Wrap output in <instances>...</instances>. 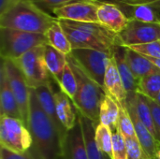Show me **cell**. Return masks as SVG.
<instances>
[{"label": "cell", "instance_id": "cell-7", "mask_svg": "<svg viewBox=\"0 0 160 159\" xmlns=\"http://www.w3.org/2000/svg\"><path fill=\"white\" fill-rule=\"evenodd\" d=\"M70 55L82 71L103 87L104 77L112 54L92 49H73Z\"/></svg>", "mask_w": 160, "mask_h": 159}, {"label": "cell", "instance_id": "cell-40", "mask_svg": "<svg viewBox=\"0 0 160 159\" xmlns=\"http://www.w3.org/2000/svg\"><path fill=\"white\" fill-rule=\"evenodd\" d=\"M155 101H157V102H158V103L160 105V93L158 94V97H157V99H156Z\"/></svg>", "mask_w": 160, "mask_h": 159}, {"label": "cell", "instance_id": "cell-16", "mask_svg": "<svg viewBox=\"0 0 160 159\" xmlns=\"http://www.w3.org/2000/svg\"><path fill=\"white\" fill-rule=\"evenodd\" d=\"M103 88L106 94L112 97L118 103L126 106L127 105V92L116 67L113 56L110 59L107 70L104 77Z\"/></svg>", "mask_w": 160, "mask_h": 159}, {"label": "cell", "instance_id": "cell-34", "mask_svg": "<svg viewBox=\"0 0 160 159\" xmlns=\"http://www.w3.org/2000/svg\"><path fill=\"white\" fill-rule=\"evenodd\" d=\"M99 3H112L115 5H129V6H138V5H147L160 12V0H94Z\"/></svg>", "mask_w": 160, "mask_h": 159}, {"label": "cell", "instance_id": "cell-35", "mask_svg": "<svg viewBox=\"0 0 160 159\" xmlns=\"http://www.w3.org/2000/svg\"><path fill=\"white\" fill-rule=\"evenodd\" d=\"M29 1L32 2L33 4H35L40 9L52 15V11L55 7H60L64 4H67L73 0H29Z\"/></svg>", "mask_w": 160, "mask_h": 159}, {"label": "cell", "instance_id": "cell-33", "mask_svg": "<svg viewBox=\"0 0 160 159\" xmlns=\"http://www.w3.org/2000/svg\"><path fill=\"white\" fill-rule=\"evenodd\" d=\"M127 149H128V159H147L138 139H125Z\"/></svg>", "mask_w": 160, "mask_h": 159}, {"label": "cell", "instance_id": "cell-3", "mask_svg": "<svg viewBox=\"0 0 160 159\" xmlns=\"http://www.w3.org/2000/svg\"><path fill=\"white\" fill-rule=\"evenodd\" d=\"M68 62L78 82L77 94L73 99L76 109L85 117L99 124L100 106L106 97L104 88L88 77L70 55H68Z\"/></svg>", "mask_w": 160, "mask_h": 159}, {"label": "cell", "instance_id": "cell-4", "mask_svg": "<svg viewBox=\"0 0 160 159\" xmlns=\"http://www.w3.org/2000/svg\"><path fill=\"white\" fill-rule=\"evenodd\" d=\"M2 59L16 60L30 50L48 44L45 35L0 28Z\"/></svg>", "mask_w": 160, "mask_h": 159}, {"label": "cell", "instance_id": "cell-9", "mask_svg": "<svg viewBox=\"0 0 160 159\" xmlns=\"http://www.w3.org/2000/svg\"><path fill=\"white\" fill-rule=\"evenodd\" d=\"M120 45L130 47L160 40V22H145L129 20L123 31L118 34Z\"/></svg>", "mask_w": 160, "mask_h": 159}, {"label": "cell", "instance_id": "cell-20", "mask_svg": "<svg viewBox=\"0 0 160 159\" xmlns=\"http://www.w3.org/2000/svg\"><path fill=\"white\" fill-rule=\"evenodd\" d=\"M78 115L82 129L88 159H110L100 151L96 141V127L98 124L93 122L80 112H78Z\"/></svg>", "mask_w": 160, "mask_h": 159}, {"label": "cell", "instance_id": "cell-19", "mask_svg": "<svg viewBox=\"0 0 160 159\" xmlns=\"http://www.w3.org/2000/svg\"><path fill=\"white\" fill-rule=\"evenodd\" d=\"M35 92H36V95H37V97H38V100L39 102L41 109L44 111L46 115L51 119V121L54 124V126L60 132L62 138H64L67 133V130L64 128V127L62 126V124L60 123L58 119L52 82L49 84L42 85V86L36 88Z\"/></svg>", "mask_w": 160, "mask_h": 159}, {"label": "cell", "instance_id": "cell-26", "mask_svg": "<svg viewBox=\"0 0 160 159\" xmlns=\"http://www.w3.org/2000/svg\"><path fill=\"white\" fill-rule=\"evenodd\" d=\"M135 106H136L137 113H138L140 120L143 123V125L148 128V130L153 134V136L157 140L158 139L157 130H156V127H155L152 110H151L149 102H148V98L145 96H143L142 94L138 93L137 97H136Z\"/></svg>", "mask_w": 160, "mask_h": 159}, {"label": "cell", "instance_id": "cell-5", "mask_svg": "<svg viewBox=\"0 0 160 159\" xmlns=\"http://www.w3.org/2000/svg\"><path fill=\"white\" fill-rule=\"evenodd\" d=\"M44 46L36 47L13 60L21 69L28 86L33 89L51 83L52 75L45 63Z\"/></svg>", "mask_w": 160, "mask_h": 159}, {"label": "cell", "instance_id": "cell-6", "mask_svg": "<svg viewBox=\"0 0 160 159\" xmlns=\"http://www.w3.org/2000/svg\"><path fill=\"white\" fill-rule=\"evenodd\" d=\"M0 144L17 153L28 152L33 144L29 128L21 119L1 116Z\"/></svg>", "mask_w": 160, "mask_h": 159}, {"label": "cell", "instance_id": "cell-23", "mask_svg": "<svg viewBox=\"0 0 160 159\" xmlns=\"http://www.w3.org/2000/svg\"><path fill=\"white\" fill-rule=\"evenodd\" d=\"M129 20L145 22H160V12L147 5H117Z\"/></svg>", "mask_w": 160, "mask_h": 159}, {"label": "cell", "instance_id": "cell-39", "mask_svg": "<svg viewBox=\"0 0 160 159\" xmlns=\"http://www.w3.org/2000/svg\"><path fill=\"white\" fill-rule=\"evenodd\" d=\"M145 57H147V56H145ZM156 67H158V68L160 69V59H158V58H151V57H147Z\"/></svg>", "mask_w": 160, "mask_h": 159}, {"label": "cell", "instance_id": "cell-12", "mask_svg": "<svg viewBox=\"0 0 160 159\" xmlns=\"http://www.w3.org/2000/svg\"><path fill=\"white\" fill-rule=\"evenodd\" d=\"M59 22L62 25L71 44L72 50L73 49H92V50H97V51L103 52L112 55L113 49L115 46L112 47L85 31L69 26L62 20H59Z\"/></svg>", "mask_w": 160, "mask_h": 159}, {"label": "cell", "instance_id": "cell-17", "mask_svg": "<svg viewBox=\"0 0 160 159\" xmlns=\"http://www.w3.org/2000/svg\"><path fill=\"white\" fill-rule=\"evenodd\" d=\"M53 95L55 99L58 119L62 126L64 127V128L67 131H68L71 128H73V127L76 125V122L78 121L79 112L76 109L73 101L64 92H62L61 89H53Z\"/></svg>", "mask_w": 160, "mask_h": 159}, {"label": "cell", "instance_id": "cell-22", "mask_svg": "<svg viewBox=\"0 0 160 159\" xmlns=\"http://www.w3.org/2000/svg\"><path fill=\"white\" fill-rule=\"evenodd\" d=\"M44 59L48 70L54 81L58 82L68 64V55L56 50L50 44H46L44 46Z\"/></svg>", "mask_w": 160, "mask_h": 159}, {"label": "cell", "instance_id": "cell-37", "mask_svg": "<svg viewBox=\"0 0 160 159\" xmlns=\"http://www.w3.org/2000/svg\"><path fill=\"white\" fill-rule=\"evenodd\" d=\"M148 98V97H147ZM148 102L150 105V108L152 110L153 117H154V122H155V127L157 130V135H158V142L160 143V105L155 100L148 98Z\"/></svg>", "mask_w": 160, "mask_h": 159}, {"label": "cell", "instance_id": "cell-38", "mask_svg": "<svg viewBox=\"0 0 160 159\" xmlns=\"http://www.w3.org/2000/svg\"><path fill=\"white\" fill-rule=\"evenodd\" d=\"M21 0H1L0 1V15L9 10L15 5H17Z\"/></svg>", "mask_w": 160, "mask_h": 159}, {"label": "cell", "instance_id": "cell-32", "mask_svg": "<svg viewBox=\"0 0 160 159\" xmlns=\"http://www.w3.org/2000/svg\"><path fill=\"white\" fill-rule=\"evenodd\" d=\"M128 48H129L144 56L160 59V40L146 43V44L134 45V46H130Z\"/></svg>", "mask_w": 160, "mask_h": 159}, {"label": "cell", "instance_id": "cell-18", "mask_svg": "<svg viewBox=\"0 0 160 159\" xmlns=\"http://www.w3.org/2000/svg\"><path fill=\"white\" fill-rule=\"evenodd\" d=\"M0 114L1 116H9L22 120L19 106L2 65L0 68Z\"/></svg>", "mask_w": 160, "mask_h": 159}, {"label": "cell", "instance_id": "cell-13", "mask_svg": "<svg viewBox=\"0 0 160 159\" xmlns=\"http://www.w3.org/2000/svg\"><path fill=\"white\" fill-rule=\"evenodd\" d=\"M62 155L63 159H88L79 115L76 125L63 138Z\"/></svg>", "mask_w": 160, "mask_h": 159}, {"label": "cell", "instance_id": "cell-41", "mask_svg": "<svg viewBox=\"0 0 160 159\" xmlns=\"http://www.w3.org/2000/svg\"><path fill=\"white\" fill-rule=\"evenodd\" d=\"M155 159H157V158H155Z\"/></svg>", "mask_w": 160, "mask_h": 159}, {"label": "cell", "instance_id": "cell-14", "mask_svg": "<svg viewBox=\"0 0 160 159\" xmlns=\"http://www.w3.org/2000/svg\"><path fill=\"white\" fill-rule=\"evenodd\" d=\"M98 19L99 23L116 34L123 31L129 21L117 5L106 2H98Z\"/></svg>", "mask_w": 160, "mask_h": 159}, {"label": "cell", "instance_id": "cell-15", "mask_svg": "<svg viewBox=\"0 0 160 159\" xmlns=\"http://www.w3.org/2000/svg\"><path fill=\"white\" fill-rule=\"evenodd\" d=\"M112 56L116 63L117 69L123 81L128 97H135L139 93V82L133 75L127 61V47L115 45Z\"/></svg>", "mask_w": 160, "mask_h": 159}, {"label": "cell", "instance_id": "cell-10", "mask_svg": "<svg viewBox=\"0 0 160 159\" xmlns=\"http://www.w3.org/2000/svg\"><path fill=\"white\" fill-rule=\"evenodd\" d=\"M98 2L94 0H73L53 9L52 15L58 20L81 22H98Z\"/></svg>", "mask_w": 160, "mask_h": 159}, {"label": "cell", "instance_id": "cell-30", "mask_svg": "<svg viewBox=\"0 0 160 159\" xmlns=\"http://www.w3.org/2000/svg\"><path fill=\"white\" fill-rule=\"evenodd\" d=\"M119 105V117L117 122V128L122 133L125 139H137L136 132L134 129V125L131 120V117L127 109V105L124 106L120 103Z\"/></svg>", "mask_w": 160, "mask_h": 159}, {"label": "cell", "instance_id": "cell-29", "mask_svg": "<svg viewBox=\"0 0 160 159\" xmlns=\"http://www.w3.org/2000/svg\"><path fill=\"white\" fill-rule=\"evenodd\" d=\"M57 83L61 91L64 92L73 101L78 90V82L68 62L64 69L60 81Z\"/></svg>", "mask_w": 160, "mask_h": 159}, {"label": "cell", "instance_id": "cell-27", "mask_svg": "<svg viewBox=\"0 0 160 159\" xmlns=\"http://www.w3.org/2000/svg\"><path fill=\"white\" fill-rule=\"evenodd\" d=\"M139 93L156 100L160 93V70L143 77L139 82Z\"/></svg>", "mask_w": 160, "mask_h": 159}, {"label": "cell", "instance_id": "cell-21", "mask_svg": "<svg viewBox=\"0 0 160 159\" xmlns=\"http://www.w3.org/2000/svg\"><path fill=\"white\" fill-rule=\"evenodd\" d=\"M127 61L135 76L140 82L143 77L160 70L147 57L127 47Z\"/></svg>", "mask_w": 160, "mask_h": 159}, {"label": "cell", "instance_id": "cell-28", "mask_svg": "<svg viewBox=\"0 0 160 159\" xmlns=\"http://www.w3.org/2000/svg\"><path fill=\"white\" fill-rule=\"evenodd\" d=\"M96 141L100 151L110 159H112V131L102 124L96 127Z\"/></svg>", "mask_w": 160, "mask_h": 159}, {"label": "cell", "instance_id": "cell-25", "mask_svg": "<svg viewBox=\"0 0 160 159\" xmlns=\"http://www.w3.org/2000/svg\"><path fill=\"white\" fill-rule=\"evenodd\" d=\"M119 117V105L116 100L106 94L100 106L99 123L109 127L112 131L117 129V122Z\"/></svg>", "mask_w": 160, "mask_h": 159}, {"label": "cell", "instance_id": "cell-36", "mask_svg": "<svg viewBox=\"0 0 160 159\" xmlns=\"http://www.w3.org/2000/svg\"><path fill=\"white\" fill-rule=\"evenodd\" d=\"M0 159H35V157L29 151L26 153H17L4 146H1Z\"/></svg>", "mask_w": 160, "mask_h": 159}, {"label": "cell", "instance_id": "cell-24", "mask_svg": "<svg viewBox=\"0 0 160 159\" xmlns=\"http://www.w3.org/2000/svg\"><path fill=\"white\" fill-rule=\"evenodd\" d=\"M48 44L55 48L56 50L60 51L66 55H68L72 52L71 44L62 27V25L59 22V20H55L52 24L50 26L48 31L45 34Z\"/></svg>", "mask_w": 160, "mask_h": 159}, {"label": "cell", "instance_id": "cell-2", "mask_svg": "<svg viewBox=\"0 0 160 159\" xmlns=\"http://www.w3.org/2000/svg\"><path fill=\"white\" fill-rule=\"evenodd\" d=\"M55 20L57 19L54 16L40 9L29 0H21L0 15V28L45 35Z\"/></svg>", "mask_w": 160, "mask_h": 159}, {"label": "cell", "instance_id": "cell-31", "mask_svg": "<svg viewBox=\"0 0 160 159\" xmlns=\"http://www.w3.org/2000/svg\"><path fill=\"white\" fill-rule=\"evenodd\" d=\"M112 159H128L126 140L118 128L112 131Z\"/></svg>", "mask_w": 160, "mask_h": 159}, {"label": "cell", "instance_id": "cell-8", "mask_svg": "<svg viewBox=\"0 0 160 159\" xmlns=\"http://www.w3.org/2000/svg\"><path fill=\"white\" fill-rule=\"evenodd\" d=\"M2 66L5 68L11 90L19 106L22 120L28 127L31 88L28 86L21 69L13 60L2 59Z\"/></svg>", "mask_w": 160, "mask_h": 159}, {"label": "cell", "instance_id": "cell-1", "mask_svg": "<svg viewBox=\"0 0 160 159\" xmlns=\"http://www.w3.org/2000/svg\"><path fill=\"white\" fill-rule=\"evenodd\" d=\"M28 128L33 144L29 152L35 159H63V138L41 109L35 89L31 88Z\"/></svg>", "mask_w": 160, "mask_h": 159}, {"label": "cell", "instance_id": "cell-11", "mask_svg": "<svg viewBox=\"0 0 160 159\" xmlns=\"http://www.w3.org/2000/svg\"><path fill=\"white\" fill-rule=\"evenodd\" d=\"M136 97L127 98V109L133 122L137 139L147 159H155L157 157L158 142L156 140L153 134L148 130V128L143 125V123L140 120L138 113H137L136 106H135Z\"/></svg>", "mask_w": 160, "mask_h": 159}]
</instances>
